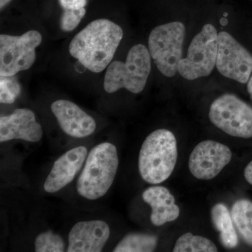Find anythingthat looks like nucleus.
<instances>
[{"label": "nucleus", "instance_id": "f257e3e1", "mask_svg": "<svg viewBox=\"0 0 252 252\" xmlns=\"http://www.w3.org/2000/svg\"><path fill=\"white\" fill-rule=\"evenodd\" d=\"M124 32L108 19L89 23L71 41L69 52L86 69L99 73L108 67L120 44Z\"/></svg>", "mask_w": 252, "mask_h": 252}, {"label": "nucleus", "instance_id": "f03ea898", "mask_svg": "<svg viewBox=\"0 0 252 252\" xmlns=\"http://www.w3.org/2000/svg\"><path fill=\"white\" fill-rule=\"evenodd\" d=\"M117 147L102 142L91 149L77 182V191L87 200L103 197L112 187L119 167Z\"/></svg>", "mask_w": 252, "mask_h": 252}, {"label": "nucleus", "instance_id": "7ed1b4c3", "mask_svg": "<svg viewBox=\"0 0 252 252\" xmlns=\"http://www.w3.org/2000/svg\"><path fill=\"white\" fill-rule=\"evenodd\" d=\"M177 157V140L171 131H154L144 141L139 154L141 177L151 185L165 182L175 170Z\"/></svg>", "mask_w": 252, "mask_h": 252}, {"label": "nucleus", "instance_id": "20e7f679", "mask_svg": "<svg viewBox=\"0 0 252 252\" xmlns=\"http://www.w3.org/2000/svg\"><path fill=\"white\" fill-rule=\"evenodd\" d=\"M151 59L149 49L143 44L132 46L125 62L114 61L109 64L104 75V90L113 94L126 89L132 94H140L150 74Z\"/></svg>", "mask_w": 252, "mask_h": 252}, {"label": "nucleus", "instance_id": "39448f33", "mask_svg": "<svg viewBox=\"0 0 252 252\" xmlns=\"http://www.w3.org/2000/svg\"><path fill=\"white\" fill-rule=\"evenodd\" d=\"M185 25L172 22L154 28L149 36V51L156 65L167 77H172L178 72L185 41Z\"/></svg>", "mask_w": 252, "mask_h": 252}, {"label": "nucleus", "instance_id": "423d86ee", "mask_svg": "<svg viewBox=\"0 0 252 252\" xmlns=\"http://www.w3.org/2000/svg\"><path fill=\"white\" fill-rule=\"evenodd\" d=\"M218 34L211 24L203 26L189 46L187 58L178 64V72L188 80L207 77L216 65Z\"/></svg>", "mask_w": 252, "mask_h": 252}, {"label": "nucleus", "instance_id": "0eeeda50", "mask_svg": "<svg viewBox=\"0 0 252 252\" xmlns=\"http://www.w3.org/2000/svg\"><path fill=\"white\" fill-rule=\"evenodd\" d=\"M210 122L225 133L235 137H252V107L233 94H226L210 106Z\"/></svg>", "mask_w": 252, "mask_h": 252}, {"label": "nucleus", "instance_id": "6e6552de", "mask_svg": "<svg viewBox=\"0 0 252 252\" xmlns=\"http://www.w3.org/2000/svg\"><path fill=\"white\" fill-rule=\"evenodd\" d=\"M42 36L39 32L29 31L22 35H0V76L11 77L28 70L36 60V48Z\"/></svg>", "mask_w": 252, "mask_h": 252}, {"label": "nucleus", "instance_id": "1a4fd4ad", "mask_svg": "<svg viewBox=\"0 0 252 252\" xmlns=\"http://www.w3.org/2000/svg\"><path fill=\"white\" fill-rule=\"evenodd\" d=\"M216 66L223 77L246 84L252 72V55L229 33L220 32Z\"/></svg>", "mask_w": 252, "mask_h": 252}, {"label": "nucleus", "instance_id": "9d476101", "mask_svg": "<svg viewBox=\"0 0 252 252\" xmlns=\"http://www.w3.org/2000/svg\"><path fill=\"white\" fill-rule=\"evenodd\" d=\"M232 152L225 144L212 140L200 142L189 159V167L195 178L210 180L230 162Z\"/></svg>", "mask_w": 252, "mask_h": 252}, {"label": "nucleus", "instance_id": "9b49d317", "mask_svg": "<svg viewBox=\"0 0 252 252\" xmlns=\"http://www.w3.org/2000/svg\"><path fill=\"white\" fill-rule=\"evenodd\" d=\"M110 236V228L102 220L79 221L68 235V252H100Z\"/></svg>", "mask_w": 252, "mask_h": 252}, {"label": "nucleus", "instance_id": "f8f14e48", "mask_svg": "<svg viewBox=\"0 0 252 252\" xmlns=\"http://www.w3.org/2000/svg\"><path fill=\"white\" fill-rule=\"evenodd\" d=\"M41 126L29 109H16L12 114L0 118V142L22 140L38 142L42 138Z\"/></svg>", "mask_w": 252, "mask_h": 252}, {"label": "nucleus", "instance_id": "ddd939ff", "mask_svg": "<svg viewBox=\"0 0 252 252\" xmlns=\"http://www.w3.org/2000/svg\"><path fill=\"white\" fill-rule=\"evenodd\" d=\"M88 154L86 147L80 146L67 151L59 157L46 177L44 185L45 191L56 193L70 184L85 163Z\"/></svg>", "mask_w": 252, "mask_h": 252}, {"label": "nucleus", "instance_id": "4468645a", "mask_svg": "<svg viewBox=\"0 0 252 252\" xmlns=\"http://www.w3.org/2000/svg\"><path fill=\"white\" fill-rule=\"evenodd\" d=\"M51 109L60 127L67 135L84 138L92 135L95 130L96 123L94 118L71 101H55L51 104Z\"/></svg>", "mask_w": 252, "mask_h": 252}, {"label": "nucleus", "instance_id": "2eb2a0df", "mask_svg": "<svg viewBox=\"0 0 252 252\" xmlns=\"http://www.w3.org/2000/svg\"><path fill=\"white\" fill-rule=\"evenodd\" d=\"M142 199L152 207L151 220L156 226L173 221L180 216V210L170 190L164 187H151L142 193Z\"/></svg>", "mask_w": 252, "mask_h": 252}, {"label": "nucleus", "instance_id": "dca6fc26", "mask_svg": "<svg viewBox=\"0 0 252 252\" xmlns=\"http://www.w3.org/2000/svg\"><path fill=\"white\" fill-rule=\"evenodd\" d=\"M212 223L220 232V243L225 248L233 249L238 245V237L233 226L231 214L224 204L219 203L211 210Z\"/></svg>", "mask_w": 252, "mask_h": 252}, {"label": "nucleus", "instance_id": "f3484780", "mask_svg": "<svg viewBox=\"0 0 252 252\" xmlns=\"http://www.w3.org/2000/svg\"><path fill=\"white\" fill-rule=\"evenodd\" d=\"M231 216L239 233L248 245L252 246V203L242 199L232 207Z\"/></svg>", "mask_w": 252, "mask_h": 252}, {"label": "nucleus", "instance_id": "a211bd4d", "mask_svg": "<svg viewBox=\"0 0 252 252\" xmlns=\"http://www.w3.org/2000/svg\"><path fill=\"white\" fill-rule=\"evenodd\" d=\"M156 235L144 233H130L118 243L114 252H152L157 248Z\"/></svg>", "mask_w": 252, "mask_h": 252}, {"label": "nucleus", "instance_id": "6ab92c4d", "mask_svg": "<svg viewBox=\"0 0 252 252\" xmlns=\"http://www.w3.org/2000/svg\"><path fill=\"white\" fill-rule=\"evenodd\" d=\"M216 245L205 237L193 235L191 233L182 235L176 242L174 252H215Z\"/></svg>", "mask_w": 252, "mask_h": 252}, {"label": "nucleus", "instance_id": "aec40b11", "mask_svg": "<svg viewBox=\"0 0 252 252\" xmlns=\"http://www.w3.org/2000/svg\"><path fill=\"white\" fill-rule=\"evenodd\" d=\"M64 248L65 245L62 237L50 230L38 235L34 241L36 252H63Z\"/></svg>", "mask_w": 252, "mask_h": 252}, {"label": "nucleus", "instance_id": "412c9836", "mask_svg": "<svg viewBox=\"0 0 252 252\" xmlns=\"http://www.w3.org/2000/svg\"><path fill=\"white\" fill-rule=\"evenodd\" d=\"M21 94V86L14 76L1 77L0 102L3 104L14 103Z\"/></svg>", "mask_w": 252, "mask_h": 252}, {"label": "nucleus", "instance_id": "4be33fe9", "mask_svg": "<svg viewBox=\"0 0 252 252\" xmlns=\"http://www.w3.org/2000/svg\"><path fill=\"white\" fill-rule=\"evenodd\" d=\"M85 8L79 9H64L61 20V27L63 31H74L79 26L86 14Z\"/></svg>", "mask_w": 252, "mask_h": 252}, {"label": "nucleus", "instance_id": "5701e85b", "mask_svg": "<svg viewBox=\"0 0 252 252\" xmlns=\"http://www.w3.org/2000/svg\"><path fill=\"white\" fill-rule=\"evenodd\" d=\"M63 9H79L85 7L86 0H59Z\"/></svg>", "mask_w": 252, "mask_h": 252}, {"label": "nucleus", "instance_id": "b1692460", "mask_svg": "<svg viewBox=\"0 0 252 252\" xmlns=\"http://www.w3.org/2000/svg\"><path fill=\"white\" fill-rule=\"evenodd\" d=\"M244 175H245V180H247V182L252 185V161L250 162L245 167Z\"/></svg>", "mask_w": 252, "mask_h": 252}, {"label": "nucleus", "instance_id": "393cba45", "mask_svg": "<svg viewBox=\"0 0 252 252\" xmlns=\"http://www.w3.org/2000/svg\"><path fill=\"white\" fill-rule=\"evenodd\" d=\"M248 91L249 94L252 98V76L250 78L248 82Z\"/></svg>", "mask_w": 252, "mask_h": 252}, {"label": "nucleus", "instance_id": "a878e982", "mask_svg": "<svg viewBox=\"0 0 252 252\" xmlns=\"http://www.w3.org/2000/svg\"><path fill=\"white\" fill-rule=\"evenodd\" d=\"M11 0H0V7L1 9L4 8L6 4H9Z\"/></svg>", "mask_w": 252, "mask_h": 252}]
</instances>
